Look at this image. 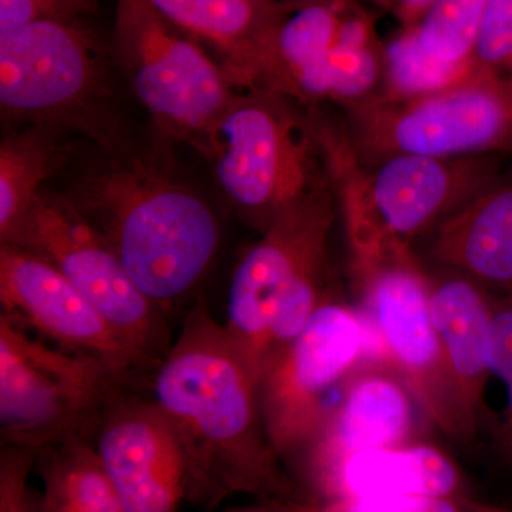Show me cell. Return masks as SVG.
Listing matches in <instances>:
<instances>
[{
	"label": "cell",
	"instance_id": "17",
	"mask_svg": "<svg viewBox=\"0 0 512 512\" xmlns=\"http://www.w3.org/2000/svg\"><path fill=\"white\" fill-rule=\"evenodd\" d=\"M430 306L444 362L461 404L483 434L494 426L487 406V335L493 293L467 276L429 269Z\"/></svg>",
	"mask_w": 512,
	"mask_h": 512
},
{
	"label": "cell",
	"instance_id": "30",
	"mask_svg": "<svg viewBox=\"0 0 512 512\" xmlns=\"http://www.w3.org/2000/svg\"><path fill=\"white\" fill-rule=\"evenodd\" d=\"M375 2L392 10L406 29L416 25L436 0H375Z\"/></svg>",
	"mask_w": 512,
	"mask_h": 512
},
{
	"label": "cell",
	"instance_id": "3",
	"mask_svg": "<svg viewBox=\"0 0 512 512\" xmlns=\"http://www.w3.org/2000/svg\"><path fill=\"white\" fill-rule=\"evenodd\" d=\"M339 202L325 181L282 212L239 259L222 323L255 382L278 350L295 339L336 295L330 241Z\"/></svg>",
	"mask_w": 512,
	"mask_h": 512
},
{
	"label": "cell",
	"instance_id": "14",
	"mask_svg": "<svg viewBox=\"0 0 512 512\" xmlns=\"http://www.w3.org/2000/svg\"><path fill=\"white\" fill-rule=\"evenodd\" d=\"M89 443L127 512H181L187 504L183 446L146 384L111 397Z\"/></svg>",
	"mask_w": 512,
	"mask_h": 512
},
{
	"label": "cell",
	"instance_id": "29",
	"mask_svg": "<svg viewBox=\"0 0 512 512\" xmlns=\"http://www.w3.org/2000/svg\"><path fill=\"white\" fill-rule=\"evenodd\" d=\"M94 0H0V35L37 20L84 18Z\"/></svg>",
	"mask_w": 512,
	"mask_h": 512
},
{
	"label": "cell",
	"instance_id": "32",
	"mask_svg": "<svg viewBox=\"0 0 512 512\" xmlns=\"http://www.w3.org/2000/svg\"><path fill=\"white\" fill-rule=\"evenodd\" d=\"M493 512H498V511H493Z\"/></svg>",
	"mask_w": 512,
	"mask_h": 512
},
{
	"label": "cell",
	"instance_id": "23",
	"mask_svg": "<svg viewBox=\"0 0 512 512\" xmlns=\"http://www.w3.org/2000/svg\"><path fill=\"white\" fill-rule=\"evenodd\" d=\"M474 74L471 64H450L429 55L406 28L383 49L379 94L392 100H416L444 92Z\"/></svg>",
	"mask_w": 512,
	"mask_h": 512
},
{
	"label": "cell",
	"instance_id": "6",
	"mask_svg": "<svg viewBox=\"0 0 512 512\" xmlns=\"http://www.w3.org/2000/svg\"><path fill=\"white\" fill-rule=\"evenodd\" d=\"M266 87L241 90L200 147L239 217L259 232L326 180L313 110Z\"/></svg>",
	"mask_w": 512,
	"mask_h": 512
},
{
	"label": "cell",
	"instance_id": "21",
	"mask_svg": "<svg viewBox=\"0 0 512 512\" xmlns=\"http://www.w3.org/2000/svg\"><path fill=\"white\" fill-rule=\"evenodd\" d=\"M42 481L36 512H127L89 440H70L37 453Z\"/></svg>",
	"mask_w": 512,
	"mask_h": 512
},
{
	"label": "cell",
	"instance_id": "16",
	"mask_svg": "<svg viewBox=\"0 0 512 512\" xmlns=\"http://www.w3.org/2000/svg\"><path fill=\"white\" fill-rule=\"evenodd\" d=\"M419 241L433 268L467 276L493 295L512 292V175L498 177Z\"/></svg>",
	"mask_w": 512,
	"mask_h": 512
},
{
	"label": "cell",
	"instance_id": "18",
	"mask_svg": "<svg viewBox=\"0 0 512 512\" xmlns=\"http://www.w3.org/2000/svg\"><path fill=\"white\" fill-rule=\"evenodd\" d=\"M164 19L210 45L241 89L254 86L258 47L306 0H144ZM309 2V0H308Z\"/></svg>",
	"mask_w": 512,
	"mask_h": 512
},
{
	"label": "cell",
	"instance_id": "1",
	"mask_svg": "<svg viewBox=\"0 0 512 512\" xmlns=\"http://www.w3.org/2000/svg\"><path fill=\"white\" fill-rule=\"evenodd\" d=\"M146 389L183 446L187 504L211 512L237 494L303 500L266 433L254 376L207 303L192 305Z\"/></svg>",
	"mask_w": 512,
	"mask_h": 512
},
{
	"label": "cell",
	"instance_id": "10",
	"mask_svg": "<svg viewBox=\"0 0 512 512\" xmlns=\"http://www.w3.org/2000/svg\"><path fill=\"white\" fill-rule=\"evenodd\" d=\"M383 362L365 315L339 293L326 299L308 325L266 362L256 382L266 433L285 464L301 456L363 362Z\"/></svg>",
	"mask_w": 512,
	"mask_h": 512
},
{
	"label": "cell",
	"instance_id": "20",
	"mask_svg": "<svg viewBox=\"0 0 512 512\" xmlns=\"http://www.w3.org/2000/svg\"><path fill=\"white\" fill-rule=\"evenodd\" d=\"M74 134L35 124L20 127L0 144V242L8 241L25 220L45 183L76 154Z\"/></svg>",
	"mask_w": 512,
	"mask_h": 512
},
{
	"label": "cell",
	"instance_id": "28",
	"mask_svg": "<svg viewBox=\"0 0 512 512\" xmlns=\"http://www.w3.org/2000/svg\"><path fill=\"white\" fill-rule=\"evenodd\" d=\"M36 458L30 448L0 446V512H36L39 490L32 485Z\"/></svg>",
	"mask_w": 512,
	"mask_h": 512
},
{
	"label": "cell",
	"instance_id": "25",
	"mask_svg": "<svg viewBox=\"0 0 512 512\" xmlns=\"http://www.w3.org/2000/svg\"><path fill=\"white\" fill-rule=\"evenodd\" d=\"M487 366L503 382L507 393L503 419L494 430L498 451L512 466V292L493 296L487 335Z\"/></svg>",
	"mask_w": 512,
	"mask_h": 512
},
{
	"label": "cell",
	"instance_id": "5",
	"mask_svg": "<svg viewBox=\"0 0 512 512\" xmlns=\"http://www.w3.org/2000/svg\"><path fill=\"white\" fill-rule=\"evenodd\" d=\"M111 45L84 18L45 19L0 35V109L20 127L46 124L130 146L116 117Z\"/></svg>",
	"mask_w": 512,
	"mask_h": 512
},
{
	"label": "cell",
	"instance_id": "2",
	"mask_svg": "<svg viewBox=\"0 0 512 512\" xmlns=\"http://www.w3.org/2000/svg\"><path fill=\"white\" fill-rule=\"evenodd\" d=\"M100 150V160L64 195L168 316L210 274L220 251V221L200 192L165 164L131 153L130 146Z\"/></svg>",
	"mask_w": 512,
	"mask_h": 512
},
{
	"label": "cell",
	"instance_id": "24",
	"mask_svg": "<svg viewBox=\"0 0 512 512\" xmlns=\"http://www.w3.org/2000/svg\"><path fill=\"white\" fill-rule=\"evenodd\" d=\"M488 0H436L412 26L429 55L450 64H471Z\"/></svg>",
	"mask_w": 512,
	"mask_h": 512
},
{
	"label": "cell",
	"instance_id": "27",
	"mask_svg": "<svg viewBox=\"0 0 512 512\" xmlns=\"http://www.w3.org/2000/svg\"><path fill=\"white\" fill-rule=\"evenodd\" d=\"M296 512H493L463 498L386 497L293 501Z\"/></svg>",
	"mask_w": 512,
	"mask_h": 512
},
{
	"label": "cell",
	"instance_id": "12",
	"mask_svg": "<svg viewBox=\"0 0 512 512\" xmlns=\"http://www.w3.org/2000/svg\"><path fill=\"white\" fill-rule=\"evenodd\" d=\"M0 244L29 249L55 265L151 365L170 349L167 316L66 195L43 188L15 234Z\"/></svg>",
	"mask_w": 512,
	"mask_h": 512
},
{
	"label": "cell",
	"instance_id": "7",
	"mask_svg": "<svg viewBox=\"0 0 512 512\" xmlns=\"http://www.w3.org/2000/svg\"><path fill=\"white\" fill-rule=\"evenodd\" d=\"M350 272L384 363L407 384L424 423L457 443H476L481 434L448 375L431 315L429 271L416 249L387 244L350 261Z\"/></svg>",
	"mask_w": 512,
	"mask_h": 512
},
{
	"label": "cell",
	"instance_id": "11",
	"mask_svg": "<svg viewBox=\"0 0 512 512\" xmlns=\"http://www.w3.org/2000/svg\"><path fill=\"white\" fill-rule=\"evenodd\" d=\"M345 133L362 164L397 154L461 157L512 153V74L474 73L416 100L375 94L346 107Z\"/></svg>",
	"mask_w": 512,
	"mask_h": 512
},
{
	"label": "cell",
	"instance_id": "26",
	"mask_svg": "<svg viewBox=\"0 0 512 512\" xmlns=\"http://www.w3.org/2000/svg\"><path fill=\"white\" fill-rule=\"evenodd\" d=\"M474 73L512 74V0H488L476 47Z\"/></svg>",
	"mask_w": 512,
	"mask_h": 512
},
{
	"label": "cell",
	"instance_id": "4",
	"mask_svg": "<svg viewBox=\"0 0 512 512\" xmlns=\"http://www.w3.org/2000/svg\"><path fill=\"white\" fill-rule=\"evenodd\" d=\"M320 143L350 258L376 254L389 242L414 247L441 220L501 177L512 154H397L362 167L343 128H326Z\"/></svg>",
	"mask_w": 512,
	"mask_h": 512
},
{
	"label": "cell",
	"instance_id": "8",
	"mask_svg": "<svg viewBox=\"0 0 512 512\" xmlns=\"http://www.w3.org/2000/svg\"><path fill=\"white\" fill-rule=\"evenodd\" d=\"M111 52L158 130L198 148L244 90L200 42L144 0H117Z\"/></svg>",
	"mask_w": 512,
	"mask_h": 512
},
{
	"label": "cell",
	"instance_id": "31",
	"mask_svg": "<svg viewBox=\"0 0 512 512\" xmlns=\"http://www.w3.org/2000/svg\"><path fill=\"white\" fill-rule=\"evenodd\" d=\"M224 512H296L293 501L261 500V504L252 507L234 508Z\"/></svg>",
	"mask_w": 512,
	"mask_h": 512
},
{
	"label": "cell",
	"instance_id": "22",
	"mask_svg": "<svg viewBox=\"0 0 512 512\" xmlns=\"http://www.w3.org/2000/svg\"><path fill=\"white\" fill-rule=\"evenodd\" d=\"M383 49L380 43L336 46L315 63L293 74L284 94L303 106L333 101L352 106L382 89Z\"/></svg>",
	"mask_w": 512,
	"mask_h": 512
},
{
	"label": "cell",
	"instance_id": "19",
	"mask_svg": "<svg viewBox=\"0 0 512 512\" xmlns=\"http://www.w3.org/2000/svg\"><path fill=\"white\" fill-rule=\"evenodd\" d=\"M460 471L434 444L416 439L350 458L316 501L338 498H461ZM313 501V503H316Z\"/></svg>",
	"mask_w": 512,
	"mask_h": 512
},
{
	"label": "cell",
	"instance_id": "15",
	"mask_svg": "<svg viewBox=\"0 0 512 512\" xmlns=\"http://www.w3.org/2000/svg\"><path fill=\"white\" fill-rule=\"evenodd\" d=\"M419 406L396 370L383 362H363L346 380L315 440L292 461L316 501L350 458L375 448L420 439Z\"/></svg>",
	"mask_w": 512,
	"mask_h": 512
},
{
	"label": "cell",
	"instance_id": "13",
	"mask_svg": "<svg viewBox=\"0 0 512 512\" xmlns=\"http://www.w3.org/2000/svg\"><path fill=\"white\" fill-rule=\"evenodd\" d=\"M0 315L74 355L93 357L146 384L154 367L43 256L0 244Z\"/></svg>",
	"mask_w": 512,
	"mask_h": 512
},
{
	"label": "cell",
	"instance_id": "9",
	"mask_svg": "<svg viewBox=\"0 0 512 512\" xmlns=\"http://www.w3.org/2000/svg\"><path fill=\"white\" fill-rule=\"evenodd\" d=\"M124 379L93 357L74 355L0 315V441L35 450L89 440Z\"/></svg>",
	"mask_w": 512,
	"mask_h": 512
}]
</instances>
